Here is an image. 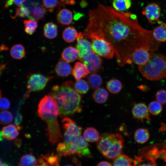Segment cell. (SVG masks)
<instances>
[{"instance_id": "obj_52", "label": "cell", "mask_w": 166, "mask_h": 166, "mask_svg": "<svg viewBox=\"0 0 166 166\" xmlns=\"http://www.w3.org/2000/svg\"><path fill=\"white\" fill-rule=\"evenodd\" d=\"M2 166H10L7 164L5 163H2Z\"/></svg>"}, {"instance_id": "obj_21", "label": "cell", "mask_w": 166, "mask_h": 166, "mask_svg": "<svg viewBox=\"0 0 166 166\" xmlns=\"http://www.w3.org/2000/svg\"><path fill=\"white\" fill-rule=\"evenodd\" d=\"M79 52L75 47L69 46L65 48L61 53L62 58L68 62H72L79 57Z\"/></svg>"}, {"instance_id": "obj_42", "label": "cell", "mask_w": 166, "mask_h": 166, "mask_svg": "<svg viewBox=\"0 0 166 166\" xmlns=\"http://www.w3.org/2000/svg\"><path fill=\"white\" fill-rule=\"evenodd\" d=\"M25 28L31 29L36 30L38 26L37 21L34 19L25 20L23 21Z\"/></svg>"}, {"instance_id": "obj_54", "label": "cell", "mask_w": 166, "mask_h": 166, "mask_svg": "<svg viewBox=\"0 0 166 166\" xmlns=\"http://www.w3.org/2000/svg\"><path fill=\"white\" fill-rule=\"evenodd\" d=\"M64 166H72V165H70V164H67V165H66Z\"/></svg>"}, {"instance_id": "obj_41", "label": "cell", "mask_w": 166, "mask_h": 166, "mask_svg": "<svg viewBox=\"0 0 166 166\" xmlns=\"http://www.w3.org/2000/svg\"><path fill=\"white\" fill-rule=\"evenodd\" d=\"M157 101L161 104H166V91L164 89L158 90L155 95Z\"/></svg>"}, {"instance_id": "obj_17", "label": "cell", "mask_w": 166, "mask_h": 166, "mask_svg": "<svg viewBox=\"0 0 166 166\" xmlns=\"http://www.w3.org/2000/svg\"><path fill=\"white\" fill-rule=\"evenodd\" d=\"M150 57V52L145 48H140L134 52L132 56V62L139 65L146 63Z\"/></svg>"}, {"instance_id": "obj_11", "label": "cell", "mask_w": 166, "mask_h": 166, "mask_svg": "<svg viewBox=\"0 0 166 166\" xmlns=\"http://www.w3.org/2000/svg\"><path fill=\"white\" fill-rule=\"evenodd\" d=\"M117 135V133H105L102 134L97 142V148L105 157L112 147Z\"/></svg>"}, {"instance_id": "obj_48", "label": "cell", "mask_w": 166, "mask_h": 166, "mask_svg": "<svg viewBox=\"0 0 166 166\" xmlns=\"http://www.w3.org/2000/svg\"><path fill=\"white\" fill-rule=\"evenodd\" d=\"M24 30L26 33L30 35H32L36 31V30L26 28H25Z\"/></svg>"}, {"instance_id": "obj_30", "label": "cell", "mask_w": 166, "mask_h": 166, "mask_svg": "<svg viewBox=\"0 0 166 166\" xmlns=\"http://www.w3.org/2000/svg\"><path fill=\"white\" fill-rule=\"evenodd\" d=\"M131 0H113V7L118 11L124 12L130 8Z\"/></svg>"}, {"instance_id": "obj_53", "label": "cell", "mask_w": 166, "mask_h": 166, "mask_svg": "<svg viewBox=\"0 0 166 166\" xmlns=\"http://www.w3.org/2000/svg\"><path fill=\"white\" fill-rule=\"evenodd\" d=\"M2 162L1 160L0 159V166H2Z\"/></svg>"}, {"instance_id": "obj_35", "label": "cell", "mask_w": 166, "mask_h": 166, "mask_svg": "<svg viewBox=\"0 0 166 166\" xmlns=\"http://www.w3.org/2000/svg\"><path fill=\"white\" fill-rule=\"evenodd\" d=\"M113 160V166H133L132 159L124 154H122Z\"/></svg>"}, {"instance_id": "obj_16", "label": "cell", "mask_w": 166, "mask_h": 166, "mask_svg": "<svg viewBox=\"0 0 166 166\" xmlns=\"http://www.w3.org/2000/svg\"><path fill=\"white\" fill-rule=\"evenodd\" d=\"M59 156L53 152L42 155L38 159L36 166H60Z\"/></svg>"}, {"instance_id": "obj_43", "label": "cell", "mask_w": 166, "mask_h": 166, "mask_svg": "<svg viewBox=\"0 0 166 166\" xmlns=\"http://www.w3.org/2000/svg\"><path fill=\"white\" fill-rule=\"evenodd\" d=\"M10 106L9 101L5 97L0 98V109L6 110L8 109Z\"/></svg>"}, {"instance_id": "obj_7", "label": "cell", "mask_w": 166, "mask_h": 166, "mask_svg": "<svg viewBox=\"0 0 166 166\" xmlns=\"http://www.w3.org/2000/svg\"><path fill=\"white\" fill-rule=\"evenodd\" d=\"M53 77V76L46 77L39 73L31 74L28 77L27 83L28 90L24 95V97H28L31 92L43 89L48 82Z\"/></svg>"}, {"instance_id": "obj_51", "label": "cell", "mask_w": 166, "mask_h": 166, "mask_svg": "<svg viewBox=\"0 0 166 166\" xmlns=\"http://www.w3.org/2000/svg\"><path fill=\"white\" fill-rule=\"evenodd\" d=\"M3 138L2 131H0V141H2Z\"/></svg>"}, {"instance_id": "obj_29", "label": "cell", "mask_w": 166, "mask_h": 166, "mask_svg": "<svg viewBox=\"0 0 166 166\" xmlns=\"http://www.w3.org/2000/svg\"><path fill=\"white\" fill-rule=\"evenodd\" d=\"M11 57L16 59H21L25 56L26 52L24 46L21 44L13 45L10 49Z\"/></svg>"}, {"instance_id": "obj_1", "label": "cell", "mask_w": 166, "mask_h": 166, "mask_svg": "<svg viewBox=\"0 0 166 166\" xmlns=\"http://www.w3.org/2000/svg\"><path fill=\"white\" fill-rule=\"evenodd\" d=\"M88 15L84 36L87 39L101 38L108 42L120 66L132 63V56L136 50L143 48L154 52L160 45L152 30L142 27L136 16L131 13L118 11L112 6L99 4Z\"/></svg>"}, {"instance_id": "obj_6", "label": "cell", "mask_w": 166, "mask_h": 166, "mask_svg": "<svg viewBox=\"0 0 166 166\" xmlns=\"http://www.w3.org/2000/svg\"><path fill=\"white\" fill-rule=\"evenodd\" d=\"M62 123L64 130V141L63 142L58 144L57 151L59 156H66L68 155L71 145L81 136L82 128L68 117H64L62 120Z\"/></svg>"}, {"instance_id": "obj_37", "label": "cell", "mask_w": 166, "mask_h": 166, "mask_svg": "<svg viewBox=\"0 0 166 166\" xmlns=\"http://www.w3.org/2000/svg\"><path fill=\"white\" fill-rule=\"evenodd\" d=\"M148 110L150 113L154 115L160 114L162 110V106L161 103L157 101L151 102L148 107Z\"/></svg>"}, {"instance_id": "obj_32", "label": "cell", "mask_w": 166, "mask_h": 166, "mask_svg": "<svg viewBox=\"0 0 166 166\" xmlns=\"http://www.w3.org/2000/svg\"><path fill=\"white\" fill-rule=\"evenodd\" d=\"M47 11V10L41 5L35 6L31 12L30 18L40 20L44 17Z\"/></svg>"}, {"instance_id": "obj_38", "label": "cell", "mask_w": 166, "mask_h": 166, "mask_svg": "<svg viewBox=\"0 0 166 166\" xmlns=\"http://www.w3.org/2000/svg\"><path fill=\"white\" fill-rule=\"evenodd\" d=\"M12 113L6 110H2L0 112V124H7L10 123L13 120Z\"/></svg>"}, {"instance_id": "obj_49", "label": "cell", "mask_w": 166, "mask_h": 166, "mask_svg": "<svg viewBox=\"0 0 166 166\" xmlns=\"http://www.w3.org/2000/svg\"><path fill=\"white\" fill-rule=\"evenodd\" d=\"M139 89L143 92L147 91L149 90L148 87L145 85H141L139 86Z\"/></svg>"}, {"instance_id": "obj_22", "label": "cell", "mask_w": 166, "mask_h": 166, "mask_svg": "<svg viewBox=\"0 0 166 166\" xmlns=\"http://www.w3.org/2000/svg\"><path fill=\"white\" fill-rule=\"evenodd\" d=\"M57 21L61 24L68 25L71 24L73 21L72 12L67 9L61 10L58 13L57 16Z\"/></svg>"}, {"instance_id": "obj_3", "label": "cell", "mask_w": 166, "mask_h": 166, "mask_svg": "<svg viewBox=\"0 0 166 166\" xmlns=\"http://www.w3.org/2000/svg\"><path fill=\"white\" fill-rule=\"evenodd\" d=\"M59 114L58 106L53 97L50 94L45 96L38 104V114L47 123L49 140L53 145L59 142L62 138L57 121Z\"/></svg>"}, {"instance_id": "obj_50", "label": "cell", "mask_w": 166, "mask_h": 166, "mask_svg": "<svg viewBox=\"0 0 166 166\" xmlns=\"http://www.w3.org/2000/svg\"><path fill=\"white\" fill-rule=\"evenodd\" d=\"M159 130L161 131H166V124L162 123Z\"/></svg>"}, {"instance_id": "obj_18", "label": "cell", "mask_w": 166, "mask_h": 166, "mask_svg": "<svg viewBox=\"0 0 166 166\" xmlns=\"http://www.w3.org/2000/svg\"><path fill=\"white\" fill-rule=\"evenodd\" d=\"M157 22L160 25L152 30L153 36L154 39L159 42H165L166 41V23L159 20Z\"/></svg>"}, {"instance_id": "obj_20", "label": "cell", "mask_w": 166, "mask_h": 166, "mask_svg": "<svg viewBox=\"0 0 166 166\" xmlns=\"http://www.w3.org/2000/svg\"><path fill=\"white\" fill-rule=\"evenodd\" d=\"M72 72L73 77L77 81L85 77L89 73L84 64L79 61L76 62Z\"/></svg>"}, {"instance_id": "obj_27", "label": "cell", "mask_w": 166, "mask_h": 166, "mask_svg": "<svg viewBox=\"0 0 166 166\" xmlns=\"http://www.w3.org/2000/svg\"><path fill=\"white\" fill-rule=\"evenodd\" d=\"M149 137V133L148 130L141 128L137 129L134 133L135 140L139 144H143L147 142Z\"/></svg>"}, {"instance_id": "obj_39", "label": "cell", "mask_w": 166, "mask_h": 166, "mask_svg": "<svg viewBox=\"0 0 166 166\" xmlns=\"http://www.w3.org/2000/svg\"><path fill=\"white\" fill-rule=\"evenodd\" d=\"M15 15L14 18L19 16L22 18L28 17L29 18L30 12L29 9L26 6L22 5L16 9Z\"/></svg>"}, {"instance_id": "obj_26", "label": "cell", "mask_w": 166, "mask_h": 166, "mask_svg": "<svg viewBox=\"0 0 166 166\" xmlns=\"http://www.w3.org/2000/svg\"><path fill=\"white\" fill-rule=\"evenodd\" d=\"M109 97L107 91L104 89L99 88L96 89L94 91L93 97L97 103L103 104L105 103Z\"/></svg>"}, {"instance_id": "obj_12", "label": "cell", "mask_w": 166, "mask_h": 166, "mask_svg": "<svg viewBox=\"0 0 166 166\" xmlns=\"http://www.w3.org/2000/svg\"><path fill=\"white\" fill-rule=\"evenodd\" d=\"M76 39V46L79 52L78 58L82 61L85 57L93 51L91 43L81 32L78 33Z\"/></svg>"}, {"instance_id": "obj_9", "label": "cell", "mask_w": 166, "mask_h": 166, "mask_svg": "<svg viewBox=\"0 0 166 166\" xmlns=\"http://www.w3.org/2000/svg\"><path fill=\"white\" fill-rule=\"evenodd\" d=\"M73 155L88 158L91 156L89 145L83 136H81L70 147L68 155Z\"/></svg>"}, {"instance_id": "obj_40", "label": "cell", "mask_w": 166, "mask_h": 166, "mask_svg": "<svg viewBox=\"0 0 166 166\" xmlns=\"http://www.w3.org/2000/svg\"><path fill=\"white\" fill-rule=\"evenodd\" d=\"M44 7L50 12H52L59 3L58 0H42Z\"/></svg>"}, {"instance_id": "obj_34", "label": "cell", "mask_w": 166, "mask_h": 166, "mask_svg": "<svg viewBox=\"0 0 166 166\" xmlns=\"http://www.w3.org/2000/svg\"><path fill=\"white\" fill-rule=\"evenodd\" d=\"M101 77L95 73H91L87 77V82L89 87L93 89H96L101 86L102 83Z\"/></svg>"}, {"instance_id": "obj_13", "label": "cell", "mask_w": 166, "mask_h": 166, "mask_svg": "<svg viewBox=\"0 0 166 166\" xmlns=\"http://www.w3.org/2000/svg\"><path fill=\"white\" fill-rule=\"evenodd\" d=\"M161 13L160 8L157 4L152 2L149 4L145 7L142 11L149 23L152 24L153 21L159 20Z\"/></svg>"}, {"instance_id": "obj_28", "label": "cell", "mask_w": 166, "mask_h": 166, "mask_svg": "<svg viewBox=\"0 0 166 166\" xmlns=\"http://www.w3.org/2000/svg\"><path fill=\"white\" fill-rule=\"evenodd\" d=\"M78 33L76 29L73 27L69 26L64 30L62 33L64 40L67 42H73L77 38Z\"/></svg>"}, {"instance_id": "obj_5", "label": "cell", "mask_w": 166, "mask_h": 166, "mask_svg": "<svg viewBox=\"0 0 166 166\" xmlns=\"http://www.w3.org/2000/svg\"><path fill=\"white\" fill-rule=\"evenodd\" d=\"M166 160V142L145 147L139 150L133 166H158L159 159Z\"/></svg>"}, {"instance_id": "obj_45", "label": "cell", "mask_w": 166, "mask_h": 166, "mask_svg": "<svg viewBox=\"0 0 166 166\" xmlns=\"http://www.w3.org/2000/svg\"><path fill=\"white\" fill-rule=\"evenodd\" d=\"M22 120V114L19 112H17L14 119V123L18 128L19 130H20L22 128V127L20 125Z\"/></svg>"}, {"instance_id": "obj_47", "label": "cell", "mask_w": 166, "mask_h": 166, "mask_svg": "<svg viewBox=\"0 0 166 166\" xmlns=\"http://www.w3.org/2000/svg\"><path fill=\"white\" fill-rule=\"evenodd\" d=\"M97 166H112L111 164L106 161H102L98 164Z\"/></svg>"}, {"instance_id": "obj_36", "label": "cell", "mask_w": 166, "mask_h": 166, "mask_svg": "<svg viewBox=\"0 0 166 166\" xmlns=\"http://www.w3.org/2000/svg\"><path fill=\"white\" fill-rule=\"evenodd\" d=\"M89 87L87 82L84 80L77 81L74 85L75 90L79 94H85L88 92Z\"/></svg>"}, {"instance_id": "obj_15", "label": "cell", "mask_w": 166, "mask_h": 166, "mask_svg": "<svg viewBox=\"0 0 166 166\" xmlns=\"http://www.w3.org/2000/svg\"><path fill=\"white\" fill-rule=\"evenodd\" d=\"M132 112L134 118L140 120L142 121L144 119L151 120L148 107L144 103H133Z\"/></svg>"}, {"instance_id": "obj_33", "label": "cell", "mask_w": 166, "mask_h": 166, "mask_svg": "<svg viewBox=\"0 0 166 166\" xmlns=\"http://www.w3.org/2000/svg\"><path fill=\"white\" fill-rule=\"evenodd\" d=\"M106 87L110 93L113 94H116L121 90L122 87V85L119 80L112 79L107 82Z\"/></svg>"}, {"instance_id": "obj_24", "label": "cell", "mask_w": 166, "mask_h": 166, "mask_svg": "<svg viewBox=\"0 0 166 166\" xmlns=\"http://www.w3.org/2000/svg\"><path fill=\"white\" fill-rule=\"evenodd\" d=\"M83 136L87 142H97L100 135L99 132L94 128H87L84 131Z\"/></svg>"}, {"instance_id": "obj_44", "label": "cell", "mask_w": 166, "mask_h": 166, "mask_svg": "<svg viewBox=\"0 0 166 166\" xmlns=\"http://www.w3.org/2000/svg\"><path fill=\"white\" fill-rule=\"evenodd\" d=\"M26 0H7L5 5V8H6L14 4L18 7L20 6L26 1Z\"/></svg>"}, {"instance_id": "obj_2", "label": "cell", "mask_w": 166, "mask_h": 166, "mask_svg": "<svg viewBox=\"0 0 166 166\" xmlns=\"http://www.w3.org/2000/svg\"><path fill=\"white\" fill-rule=\"evenodd\" d=\"M50 95L57 105L60 115L66 116L81 111V96L75 89L72 81H67L60 85L53 86Z\"/></svg>"}, {"instance_id": "obj_19", "label": "cell", "mask_w": 166, "mask_h": 166, "mask_svg": "<svg viewBox=\"0 0 166 166\" xmlns=\"http://www.w3.org/2000/svg\"><path fill=\"white\" fill-rule=\"evenodd\" d=\"M55 70L58 75L62 77H67L72 71L70 65L62 58L59 60L55 66Z\"/></svg>"}, {"instance_id": "obj_25", "label": "cell", "mask_w": 166, "mask_h": 166, "mask_svg": "<svg viewBox=\"0 0 166 166\" xmlns=\"http://www.w3.org/2000/svg\"><path fill=\"white\" fill-rule=\"evenodd\" d=\"M44 34L45 36L49 39H52L55 38L57 34V25L52 22L45 23L43 27Z\"/></svg>"}, {"instance_id": "obj_46", "label": "cell", "mask_w": 166, "mask_h": 166, "mask_svg": "<svg viewBox=\"0 0 166 166\" xmlns=\"http://www.w3.org/2000/svg\"><path fill=\"white\" fill-rule=\"evenodd\" d=\"M6 64L4 63H1L0 64V76L3 73L4 71L6 69ZM1 96V91L0 90V98Z\"/></svg>"}, {"instance_id": "obj_14", "label": "cell", "mask_w": 166, "mask_h": 166, "mask_svg": "<svg viewBox=\"0 0 166 166\" xmlns=\"http://www.w3.org/2000/svg\"><path fill=\"white\" fill-rule=\"evenodd\" d=\"M124 147V139L122 136L117 133L116 139L108 153L105 156L114 160L122 154Z\"/></svg>"}, {"instance_id": "obj_31", "label": "cell", "mask_w": 166, "mask_h": 166, "mask_svg": "<svg viewBox=\"0 0 166 166\" xmlns=\"http://www.w3.org/2000/svg\"><path fill=\"white\" fill-rule=\"evenodd\" d=\"M38 160L31 153L22 156L18 163V166H36Z\"/></svg>"}, {"instance_id": "obj_4", "label": "cell", "mask_w": 166, "mask_h": 166, "mask_svg": "<svg viewBox=\"0 0 166 166\" xmlns=\"http://www.w3.org/2000/svg\"><path fill=\"white\" fill-rule=\"evenodd\" d=\"M139 71L146 79L159 80L166 78V54L150 52V57L145 64L138 66Z\"/></svg>"}, {"instance_id": "obj_10", "label": "cell", "mask_w": 166, "mask_h": 166, "mask_svg": "<svg viewBox=\"0 0 166 166\" xmlns=\"http://www.w3.org/2000/svg\"><path fill=\"white\" fill-rule=\"evenodd\" d=\"M81 62L91 73H95L103 69L102 59L93 51L85 57Z\"/></svg>"}, {"instance_id": "obj_8", "label": "cell", "mask_w": 166, "mask_h": 166, "mask_svg": "<svg viewBox=\"0 0 166 166\" xmlns=\"http://www.w3.org/2000/svg\"><path fill=\"white\" fill-rule=\"evenodd\" d=\"M91 40L93 51L104 58L110 59L113 57L115 54L114 50L108 42L101 38H94Z\"/></svg>"}, {"instance_id": "obj_23", "label": "cell", "mask_w": 166, "mask_h": 166, "mask_svg": "<svg viewBox=\"0 0 166 166\" xmlns=\"http://www.w3.org/2000/svg\"><path fill=\"white\" fill-rule=\"evenodd\" d=\"M19 129L15 125L10 124L3 127L2 132L4 138L9 140L15 139L19 135Z\"/></svg>"}]
</instances>
